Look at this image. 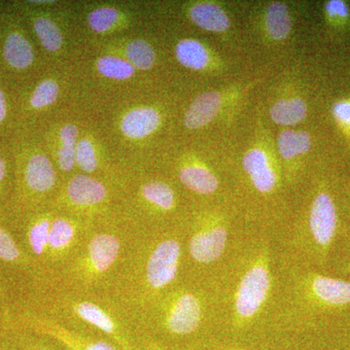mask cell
<instances>
[{"label":"cell","mask_w":350,"mask_h":350,"mask_svg":"<svg viewBox=\"0 0 350 350\" xmlns=\"http://www.w3.org/2000/svg\"><path fill=\"white\" fill-rule=\"evenodd\" d=\"M326 11L330 17L347 18L349 16V7L340 0H331L327 2Z\"/></svg>","instance_id":"cell-31"},{"label":"cell","mask_w":350,"mask_h":350,"mask_svg":"<svg viewBox=\"0 0 350 350\" xmlns=\"http://www.w3.org/2000/svg\"><path fill=\"white\" fill-rule=\"evenodd\" d=\"M17 198L25 213L50 206L62 185L56 165L46 149L39 129L17 150Z\"/></svg>","instance_id":"cell-6"},{"label":"cell","mask_w":350,"mask_h":350,"mask_svg":"<svg viewBox=\"0 0 350 350\" xmlns=\"http://www.w3.org/2000/svg\"><path fill=\"white\" fill-rule=\"evenodd\" d=\"M347 271H349V275H350V262H349V267H347Z\"/></svg>","instance_id":"cell-37"},{"label":"cell","mask_w":350,"mask_h":350,"mask_svg":"<svg viewBox=\"0 0 350 350\" xmlns=\"http://www.w3.org/2000/svg\"><path fill=\"white\" fill-rule=\"evenodd\" d=\"M174 231L142 230L108 292L137 317L180 283L185 246L181 234Z\"/></svg>","instance_id":"cell-3"},{"label":"cell","mask_w":350,"mask_h":350,"mask_svg":"<svg viewBox=\"0 0 350 350\" xmlns=\"http://www.w3.org/2000/svg\"><path fill=\"white\" fill-rule=\"evenodd\" d=\"M243 169L250 176L253 187L262 194L275 190L278 176L268 154L262 149L253 148L243 157Z\"/></svg>","instance_id":"cell-23"},{"label":"cell","mask_w":350,"mask_h":350,"mask_svg":"<svg viewBox=\"0 0 350 350\" xmlns=\"http://www.w3.org/2000/svg\"><path fill=\"white\" fill-rule=\"evenodd\" d=\"M310 135L306 131L285 130L278 138V148L284 160H292L310 151Z\"/></svg>","instance_id":"cell-29"},{"label":"cell","mask_w":350,"mask_h":350,"mask_svg":"<svg viewBox=\"0 0 350 350\" xmlns=\"http://www.w3.org/2000/svg\"><path fill=\"white\" fill-rule=\"evenodd\" d=\"M0 261L14 266L25 267L36 273L33 262L7 230L0 227Z\"/></svg>","instance_id":"cell-30"},{"label":"cell","mask_w":350,"mask_h":350,"mask_svg":"<svg viewBox=\"0 0 350 350\" xmlns=\"http://www.w3.org/2000/svg\"><path fill=\"white\" fill-rule=\"evenodd\" d=\"M184 13L193 25L206 31L225 32L231 25L229 16L225 10L213 2L199 1L185 4Z\"/></svg>","instance_id":"cell-25"},{"label":"cell","mask_w":350,"mask_h":350,"mask_svg":"<svg viewBox=\"0 0 350 350\" xmlns=\"http://www.w3.org/2000/svg\"><path fill=\"white\" fill-rule=\"evenodd\" d=\"M25 324L33 333L45 336L56 342L66 350H122L120 347L103 338L83 335L68 330L43 317L27 312Z\"/></svg>","instance_id":"cell-18"},{"label":"cell","mask_w":350,"mask_h":350,"mask_svg":"<svg viewBox=\"0 0 350 350\" xmlns=\"http://www.w3.org/2000/svg\"><path fill=\"white\" fill-rule=\"evenodd\" d=\"M334 115L342 123L350 126V103H338L334 107Z\"/></svg>","instance_id":"cell-32"},{"label":"cell","mask_w":350,"mask_h":350,"mask_svg":"<svg viewBox=\"0 0 350 350\" xmlns=\"http://www.w3.org/2000/svg\"><path fill=\"white\" fill-rule=\"evenodd\" d=\"M31 350H53L43 345H34Z\"/></svg>","instance_id":"cell-35"},{"label":"cell","mask_w":350,"mask_h":350,"mask_svg":"<svg viewBox=\"0 0 350 350\" xmlns=\"http://www.w3.org/2000/svg\"><path fill=\"white\" fill-rule=\"evenodd\" d=\"M306 298L312 305L324 308H342L350 306V282L340 278L310 273L303 285Z\"/></svg>","instance_id":"cell-21"},{"label":"cell","mask_w":350,"mask_h":350,"mask_svg":"<svg viewBox=\"0 0 350 350\" xmlns=\"http://www.w3.org/2000/svg\"><path fill=\"white\" fill-rule=\"evenodd\" d=\"M49 66L73 64L85 46L76 31L71 1L31 0L21 5Z\"/></svg>","instance_id":"cell-4"},{"label":"cell","mask_w":350,"mask_h":350,"mask_svg":"<svg viewBox=\"0 0 350 350\" xmlns=\"http://www.w3.org/2000/svg\"><path fill=\"white\" fill-rule=\"evenodd\" d=\"M228 229L225 223L214 215L200 216L193 221L187 239V255L193 264H213L227 247Z\"/></svg>","instance_id":"cell-15"},{"label":"cell","mask_w":350,"mask_h":350,"mask_svg":"<svg viewBox=\"0 0 350 350\" xmlns=\"http://www.w3.org/2000/svg\"><path fill=\"white\" fill-rule=\"evenodd\" d=\"M175 59L184 68L191 71L206 70L211 64V54L202 41L192 38L179 39L174 48Z\"/></svg>","instance_id":"cell-26"},{"label":"cell","mask_w":350,"mask_h":350,"mask_svg":"<svg viewBox=\"0 0 350 350\" xmlns=\"http://www.w3.org/2000/svg\"><path fill=\"white\" fill-rule=\"evenodd\" d=\"M92 110L76 103L44 121L38 128L62 182L77 172L76 146Z\"/></svg>","instance_id":"cell-11"},{"label":"cell","mask_w":350,"mask_h":350,"mask_svg":"<svg viewBox=\"0 0 350 350\" xmlns=\"http://www.w3.org/2000/svg\"><path fill=\"white\" fill-rule=\"evenodd\" d=\"M271 288L268 251L253 258L244 271L234 296V323L239 327L250 324L268 300Z\"/></svg>","instance_id":"cell-13"},{"label":"cell","mask_w":350,"mask_h":350,"mask_svg":"<svg viewBox=\"0 0 350 350\" xmlns=\"http://www.w3.org/2000/svg\"><path fill=\"white\" fill-rule=\"evenodd\" d=\"M87 47L121 57L144 77L158 64V52L154 44L135 31Z\"/></svg>","instance_id":"cell-16"},{"label":"cell","mask_w":350,"mask_h":350,"mask_svg":"<svg viewBox=\"0 0 350 350\" xmlns=\"http://www.w3.org/2000/svg\"><path fill=\"white\" fill-rule=\"evenodd\" d=\"M265 25L269 36L275 40H283L289 36L292 29L291 16L287 6L273 2L267 8Z\"/></svg>","instance_id":"cell-28"},{"label":"cell","mask_w":350,"mask_h":350,"mask_svg":"<svg viewBox=\"0 0 350 350\" xmlns=\"http://www.w3.org/2000/svg\"><path fill=\"white\" fill-rule=\"evenodd\" d=\"M175 175L182 187L192 194L208 196L218 188V179L213 170L196 157H182L176 163Z\"/></svg>","instance_id":"cell-22"},{"label":"cell","mask_w":350,"mask_h":350,"mask_svg":"<svg viewBox=\"0 0 350 350\" xmlns=\"http://www.w3.org/2000/svg\"><path fill=\"white\" fill-rule=\"evenodd\" d=\"M337 231L338 213L333 199L328 193L320 192L315 196L308 215L310 241L320 255L329 252Z\"/></svg>","instance_id":"cell-19"},{"label":"cell","mask_w":350,"mask_h":350,"mask_svg":"<svg viewBox=\"0 0 350 350\" xmlns=\"http://www.w3.org/2000/svg\"><path fill=\"white\" fill-rule=\"evenodd\" d=\"M76 31L85 47L135 31L142 9L133 1L71 2Z\"/></svg>","instance_id":"cell-8"},{"label":"cell","mask_w":350,"mask_h":350,"mask_svg":"<svg viewBox=\"0 0 350 350\" xmlns=\"http://www.w3.org/2000/svg\"><path fill=\"white\" fill-rule=\"evenodd\" d=\"M179 197L170 181L151 176L147 169L129 172L122 188L120 211L140 230H157L159 221L172 217Z\"/></svg>","instance_id":"cell-5"},{"label":"cell","mask_w":350,"mask_h":350,"mask_svg":"<svg viewBox=\"0 0 350 350\" xmlns=\"http://www.w3.org/2000/svg\"><path fill=\"white\" fill-rule=\"evenodd\" d=\"M75 160L78 172L98 177L123 188L129 172L113 155L93 111L78 139Z\"/></svg>","instance_id":"cell-12"},{"label":"cell","mask_w":350,"mask_h":350,"mask_svg":"<svg viewBox=\"0 0 350 350\" xmlns=\"http://www.w3.org/2000/svg\"><path fill=\"white\" fill-rule=\"evenodd\" d=\"M8 177V162L5 157L0 153V196L3 193L4 187Z\"/></svg>","instance_id":"cell-34"},{"label":"cell","mask_w":350,"mask_h":350,"mask_svg":"<svg viewBox=\"0 0 350 350\" xmlns=\"http://www.w3.org/2000/svg\"><path fill=\"white\" fill-rule=\"evenodd\" d=\"M9 20L0 39V55L10 70L25 72L38 64V53L24 27L14 18Z\"/></svg>","instance_id":"cell-17"},{"label":"cell","mask_w":350,"mask_h":350,"mask_svg":"<svg viewBox=\"0 0 350 350\" xmlns=\"http://www.w3.org/2000/svg\"><path fill=\"white\" fill-rule=\"evenodd\" d=\"M204 314L202 295L179 283L140 313L138 319L144 333L158 329L170 337L186 338L199 331Z\"/></svg>","instance_id":"cell-7"},{"label":"cell","mask_w":350,"mask_h":350,"mask_svg":"<svg viewBox=\"0 0 350 350\" xmlns=\"http://www.w3.org/2000/svg\"><path fill=\"white\" fill-rule=\"evenodd\" d=\"M56 211L51 226L45 267L43 273L36 278L50 275L63 266L79 247L91 223L92 219Z\"/></svg>","instance_id":"cell-14"},{"label":"cell","mask_w":350,"mask_h":350,"mask_svg":"<svg viewBox=\"0 0 350 350\" xmlns=\"http://www.w3.org/2000/svg\"><path fill=\"white\" fill-rule=\"evenodd\" d=\"M140 231L120 209L93 218L72 256L50 275L36 280L66 289L108 293Z\"/></svg>","instance_id":"cell-2"},{"label":"cell","mask_w":350,"mask_h":350,"mask_svg":"<svg viewBox=\"0 0 350 350\" xmlns=\"http://www.w3.org/2000/svg\"><path fill=\"white\" fill-rule=\"evenodd\" d=\"M56 209L49 206L25 213V238L27 254L33 262L34 278L43 273L47 259L48 241L53 219L56 215Z\"/></svg>","instance_id":"cell-20"},{"label":"cell","mask_w":350,"mask_h":350,"mask_svg":"<svg viewBox=\"0 0 350 350\" xmlns=\"http://www.w3.org/2000/svg\"><path fill=\"white\" fill-rule=\"evenodd\" d=\"M76 103H82L75 64L49 66L25 96L23 111L38 126Z\"/></svg>","instance_id":"cell-10"},{"label":"cell","mask_w":350,"mask_h":350,"mask_svg":"<svg viewBox=\"0 0 350 350\" xmlns=\"http://www.w3.org/2000/svg\"><path fill=\"white\" fill-rule=\"evenodd\" d=\"M29 313L68 330L105 338L122 350H140L144 329L137 314L107 292L66 289L36 280Z\"/></svg>","instance_id":"cell-1"},{"label":"cell","mask_w":350,"mask_h":350,"mask_svg":"<svg viewBox=\"0 0 350 350\" xmlns=\"http://www.w3.org/2000/svg\"><path fill=\"white\" fill-rule=\"evenodd\" d=\"M122 187L98 177L76 172L62 182L50 206L61 213L85 219L119 211Z\"/></svg>","instance_id":"cell-9"},{"label":"cell","mask_w":350,"mask_h":350,"mask_svg":"<svg viewBox=\"0 0 350 350\" xmlns=\"http://www.w3.org/2000/svg\"><path fill=\"white\" fill-rule=\"evenodd\" d=\"M227 350H247V349H241V347H228Z\"/></svg>","instance_id":"cell-36"},{"label":"cell","mask_w":350,"mask_h":350,"mask_svg":"<svg viewBox=\"0 0 350 350\" xmlns=\"http://www.w3.org/2000/svg\"><path fill=\"white\" fill-rule=\"evenodd\" d=\"M9 116L8 98L4 90L0 86V126L5 125Z\"/></svg>","instance_id":"cell-33"},{"label":"cell","mask_w":350,"mask_h":350,"mask_svg":"<svg viewBox=\"0 0 350 350\" xmlns=\"http://www.w3.org/2000/svg\"><path fill=\"white\" fill-rule=\"evenodd\" d=\"M222 107V96L216 91L204 92L191 101L182 117V125L187 131L206 128L217 117Z\"/></svg>","instance_id":"cell-24"},{"label":"cell","mask_w":350,"mask_h":350,"mask_svg":"<svg viewBox=\"0 0 350 350\" xmlns=\"http://www.w3.org/2000/svg\"><path fill=\"white\" fill-rule=\"evenodd\" d=\"M306 103L299 98L278 100L269 109L271 120L280 126L298 125L306 119Z\"/></svg>","instance_id":"cell-27"}]
</instances>
